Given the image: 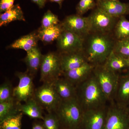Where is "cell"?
<instances>
[{
    "mask_svg": "<svg viewBox=\"0 0 129 129\" xmlns=\"http://www.w3.org/2000/svg\"><path fill=\"white\" fill-rule=\"evenodd\" d=\"M59 54L62 73L77 68L88 62L83 51Z\"/></svg>",
    "mask_w": 129,
    "mask_h": 129,
    "instance_id": "cell-15",
    "label": "cell"
},
{
    "mask_svg": "<svg viewBox=\"0 0 129 129\" xmlns=\"http://www.w3.org/2000/svg\"><path fill=\"white\" fill-rule=\"evenodd\" d=\"M111 103L108 109L104 129H129L127 108Z\"/></svg>",
    "mask_w": 129,
    "mask_h": 129,
    "instance_id": "cell-8",
    "label": "cell"
},
{
    "mask_svg": "<svg viewBox=\"0 0 129 129\" xmlns=\"http://www.w3.org/2000/svg\"><path fill=\"white\" fill-rule=\"evenodd\" d=\"M16 75L19 79V82L18 85L13 89V97L18 102H25L34 97L35 91L33 81L34 76L27 71L16 72Z\"/></svg>",
    "mask_w": 129,
    "mask_h": 129,
    "instance_id": "cell-9",
    "label": "cell"
},
{
    "mask_svg": "<svg viewBox=\"0 0 129 129\" xmlns=\"http://www.w3.org/2000/svg\"><path fill=\"white\" fill-rule=\"evenodd\" d=\"M13 89L11 83L8 82L2 84L0 86V103L14 99Z\"/></svg>",
    "mask_w": 129,
    "mask_h": 129,
    "instance_id": "cell-29",
    "label": "cell"
},
{
    "mask_svg": "<svg viewBox=\"0 0 129 129\" xmlns=\"http://www.w3.org/2000/svg\"><path fill=\"white\" fill-rule=\"evenodd\" d=\"M15 99L11 101L0 103L1 123L8 118L18 114L20 112L18 109V102L16 103Z\"/></svg>",
    "mask_w": 129,
    "mask_h": 129,
    "instance_id": "cell-25",
    "label": "cell"
},
{
    "mask_svg": "<svg viewBox=\"0 0 129 129\" xmlns=\"http://www.w3.org/2000/svg\"><path fill=\"white\" fill-rule=\"evenodd\" d=\"M60 22L58 17L48 10L44 14L41 21L42 28L49 27L57 25Z\"/></svg>",
    "mask_w": 129,
    "mask_h": 129,
    "instance_id": "cell-27",
    "label": "cell"
},
{
    "mask_svg": "<svg viewBox=\"0 0 129 129\" xmlns=\"http://www.w3.org/2000/svg\"><path fill=\"white\" fill-rule=\"evenodd\" d=\"M16 21H25L23 12L18 4L14 5L6 11L1 13L0 26H5Z\"/></svg>",
    "mask_w": 129,
    "mask_h": 129,
    "instance_id": "cell-23",
    "label": "cell"
},
{
    "mask_svg": "<svg viewBox=\"0 0 129 129\" xmlns=\"http://www.w3.org/2000/svg\"></svg>",
    "mask_w": 129,
    "mask_h": 129,
    "instance_id": "cell-39",
    "label": "cell"
},
{
    "mask_svg": "<svg viewBox=\"0 0 129 129\" xmlns=\"http://www.w3.org/2000/svg\"><path fill=\"white\" fill-rule=\"evenodd\" d=\"M38 6L40 8H43L45 6L47 0H31Z\"/></svg>",
    "mask_w": 129,
    "mask_h": 129,
    "instance_id": "cell-33",
    "label": "cell"
},
{
    "mask_svg": "<svg viewBox=\"0 0 129 129\" xmlns=\"http://www.w3.org/2000/svg\"><path fill=\"white\" fill-rule=\"evenodd\" d=\"M44 125L46 129H59V120L57 115L48 113L44 117Z\"/></svg>",
    "mask_w": 129,
    "mask_h": 129,
    "instance_id": "cell-31",
    "label": "cell"
},
{
    "mask_svg": "<svg viewBox=\"0 0 129 129\" xmlns=\"http://www.w3.org/2000/svg\"><path fill=\"white\" fill-rule=\"evenodd\" d=\"M96 7L95 0H80L76 7V14L83 16L87 12Z\"/></svg>",
    "mask_w": 129,
    "mask_h": 129,
    "instance_id": "cell-28",
    "label": "cell"
},
{
    "mask_svg": "<svg viewBox=\"0 0 129 129\" xmlns=\"http://www.w3.org/2000/svg\"><path fill=\"white\" fill-rule=\"evenodd\" d=\"M95 67L87 62L77 68L63 72L62 75L63 78L77 86L92 75Z\"/></svg>",
    "mask_w": 129,
    "mask_h": 129,
    "instance_id": "cell-14",
    "label": "cell"
},
{
    "mask_svg": "<svg viewBox=\"0 0 129 129\" xmlns=\"http://www.w3.org/2000/svg\"><path fill=\"white\" fill-rule=\"evenodd\" d=\"M39 40L36 32H31L19 38L11 44L8 48L22 49L26 52L37 47Z\"/></svg>",
    "mask_w": 129,
    "mask_h": 129,
    "instance_id": "cell-22",
    "label": "cell"
},
{
    "mask_svg": "<svg viewBox=\"0 0 129 129\" xmlns=\"http://www.w3.org/2000/svg\"><path fill=\"white\" fill-rule=\"evenodd\" d=\"M113 102L121 107L129 106V73L120 76Z\"/></svg>",
    "mask_w": 129,
    "mask_h": 129,
    "instance_id": "cell-17",
    "label": "cell"
},
{
    "mask_svg": "<svg viewBox=\"0 0 129 129\" xmlns=\"http://www.w3.org/2000/svg\"><path fill=\"white\" fill-rule=\"evenodd\" d=\"M15 0H1L0 12L3 13L11 8L14 6Z\"/></svg>",
    "mask_w": 129,
    "mask_h": 129,
    "instance_id": "cell-32",
    "label": "cell"
},
{
    "mask_svg": "<svg viewBox=\"0 0 129 129\" xmlns=\"http://www.w3.org/2000/svg\"><path fill=\"white\" fill-rule=\"evenodd\" d=\"M112 34L117 41L129 39V21L125 16L118 18Z\"/></svg>",
    "mask_w": 129,
    "mask_h": 129,
    "instance_id": "cell-24",
    "label": "cell"
},
{
    "mask_svg": "<svg viewBox=\"0 0 129 129\" xmlns=\"http://www.w3.org/2000/svg\"><path fill=\"white\" fill-rule=\"evenodd\" d=\"M42 56L38 46L27 52L24 61L27 66V71L33 76L36 74L40 68Z\"/></svg>",
    "mask_w": 129,
    "mask_h": 129,
    "instance_id": "cell-18",
    "label": "cell"
},
{
    "mask_svg": "<svg viewBox=\"0 0 129 129\" xmlns=\"http://www.w3.org/2000/svg\"><path fill=\"white\" fill-rule=\"evenodd\" d=\"M84 40L74 33L63 30L56 40L57 52L62 54L83 51Z\"/></svg>",
    "mask_w": 129,
    "mask_h": 129,
    "instance_id": "cell-10",
    "label": "cell"
},
{
    "mask_svg": "<svg viewBox=\"0 0 129 129\" xmlns=\"http://www.w3.org/2000/svg\"><path fill=\"white\" fill-rule=\"evenodd\" d=\"M103 65L108 70L119 74L121 71L128 69V60L113 50Z\"/></svg>",
    "mask_w": 129,
    "mask_h": 129,
    "instance_id": "cell-21",
    "label": "cell"
},
{
    "mask_svg": "<svg viewBox=\"0 0 129 129\" xmlns=\"http://www.w3.org/2000/svg\"><path fill=\"white\" fill-rule=\"evenodd\" d=\"M32 129H45L44 126L40 124H35L32 127Z\"/></svg>",
    "mask_w": 129,
    "mask_h": 129,
    "instance_id": "cell-35",
    "label": "cell"
},
{
    "mask_svg": "<svg viewBox=\"0 0 129 129\" xmlns=\"http://www.w3.org/2000/svg\"><path fill=\"white\" fill-rule=\"evenodd\" d=\"M62 101L77 98V87L64 78H58L52 83Z\"/></svg>",
    "mask_w": 129,
    "mask_h": 129,
    "instance_id": "cell-16",
    "label": "cell"
},
{
    "mask_svg": "<svg viewBox=\"0 0 129 129\" xmlns=\"http://www.w3.org/2000/svg\"><path fill=\"white\" fill-rule=\"evenodd\" d=\"M63 29L60 23L57 25L48 28L40 27L36 31L39 40L45 44H50L57 40Z\"/></svg>",
    "mask_w": 129,
    "mask_h": 129,
    "instance_id": "cell-19",
    "label": "cell"
},
{
    "mask_svg": "<svg viewBox=\"0 0 129 129\" xmlns=\"http://www.w3.org/2000/svg\"><path fill=\"white\" fill-rule=\"evenodd\" d=\"M55 112L65 129H80L84 111L78 98L62 101Z\"/></svg>",
    "mask_w": 129,
    "mask_h": 129,
    "instance_id": "cell-3",
    "label": "cell"
},
{
    "mask_svg": "<svg viewBox=\"0 0 129 129\" xmlns=\"http://www.w3.org/2000/svg\"><path fill=\"white\" fill-rule=\"evenodd\" d=\"M116 42L112 34L90 32L83 43V51L87 62L94 66L104 64Z\"/></svg>",
    "mask_w": 129,
    "mask_h": 129,
    "instance_id": "cell-1",
    "label": "cell"
},
{
    "mask_svg": "<svg viewBox=\"0 0 129 129\" xmlns=\"http://www.w3.org/2000/svg\"><path fill=\"white\" fill-rule=\"evenodd\" d=\"M108 107L84 111L80 129H104Z\"/></svg>",
    "mask_w": 129,
    "mask_h": 129,
    "instance_id": "cell-11",
    "label": "cell"
},
{
    "mask_svg": "<svg viewBox=\"0 0 129 129\" xmlns=\"http://www.w3.org/2000/svg\"><path fill=\"white\" fill-rule=\"evenodd\" d=\"M52 2H55L57 3L60 6V8H61L62 3L64 0H48Z\"/></svg>",
    "mask_w": 129,
    "mask_h": 129,
    "instance_id": "cell-34",
    "label": "cell"
},
{
    "mask_svg": "<svg viewBox=\"0 0 129 129\" xmlns=\"http://www.w3.org/2000/svg\"><path fill=\"white\" fill-rule=\"evenodd\" d=\"M18 109L19 112L30 118L44 120V117L42 115L43 109L34 97L25 102L24 104H21L18 102Z\"/></svg>",
    "mask_w": 129,
    "mask_h": 129,
    "instance_id": "cell-20",
    "label": "cell"
},
{
    "mask_svg": "<svg viewBox=\"0 0 129 129\" xmlns=\"http://www.w3.org/2000/svg\"><path fill=\"white\" fill-rule=\"evenodd\" d=\"M34 98L48 113L55 112L62 101L52 83H44L35 90Z\"/></svg>",
    "mask_w": 129,
    "mask_h": 129,
    "instance_id": "cell-6",
    "label": "cell"
},
{
    "mask_svg": "<svg viewBox=\"0 0 129 129\" xmlns=\"http://www.w3.org/2000/svg\"><path fill=\"white\" fill-rule=\"evenodd\" d=\"M60 23L63 30L74 33L84 39L90 33L88 17L72 14L67 16Z\"/></svg>",
    "mask_w": 129,
    "mask_h": 129,
    "instance_id": "cell-12",
    "label": "cell"
},
{
    "mask_svg": "<svg viewBox=\"0 0 129 129\" xmlns=\"http://www.w3.org/2000/svg\"><path fill=\"white\" fill-rule=\"evenodd\" d=\"M76 87L77 98L83 111L107 106L108 101L92 73Z\"/></svg>",
    "mask_w": 129,
    "mask_h": 129,
    "instance_id": "cell-2",
    "label": "cell"
},
{
    "mask_svg": "<svg viewBox=\"0 0 129 129\" xmlns=\"http://www.w3.org/2000/svg\"><path fill=\"white\" fill-rule=\"evenodd\" d=\"M23 113L18 114L7 119L1 123L2 129H21V120Z\"/></svg>",
    "mask_w": 129,
    "mask_h": 129,
    "instance_id": "cell-26",
    "label": "cell"
},
{
    "mask_svg": "<svg viewBox=\"0 0 129 129\" xmlns=\"http://www.w3.org/2000/svg\"><path fill=\"white\" fill-rule=\"evenodd\" d=\"M128 73H129V60H128Z\"/></svg>",
    "mask_w": 129,
    "mask_h": 129,
    "instance_id": "cell-36",
    "label": "cell"
},
{
    "mask_svg": "<svg viewBox=\"0 0 129 129\" xmlns=\"http://www.w3.org/2000/svg\"><path fill=\"white\" fill-rule=\"evenodd\" d=\"M109 1H119V0H109Z\"/></svg>",
    "mask_w": 129,
    "mask_h": 129,
    "instance_id": "cell-38",
    "label": "cell"
},
{
    "mask_svg": "<svg viewBox=\"0 0 129 129\" xmlns=\"http://www.w3.org/2000/svg\"><path fill=\"white\" fill-rule=\"evenodd\" d=\"M96 7L113 17L119 18L129 15V3L120 1L96 0Z\"/></svg>",
    "mask_w": 129,
    "mask_h": 129,
    "instance_id": "cell-13",
    "label": "cell"
},
{
    "mask_svg": "<svg viewBox=\"0 0 129 129\" xmlns=\"http://www.w3.org/2000/svg\"><path fill=\"white\" fill-rule=\"evenodd\" d=\"M40 81L44 83H52L62 74L60 54L50 52L43 55L41 64Z\"/></svg>",
    "mask_w": 129,
    "mask_h": 129,
    "instance_id": "cell-5",
    "label": "cell"
},
{
    "mask_svg": "<svg viewBox=\"0 0 129 129\" xmlns=\"http://www.w3.org/2000/svg\"><path fill=\"white\" fill-rule=\"evenodd\" d=\"M90 32L112 34L118 18L96 7L88 16Z\"/></svg>",
    "mask_w": 129,
    "mask_h": 129,
    "instance_id": "cell-7",
    "label": "cell"
},
{
    "mask_svg": "<svg viewBox=\"0 0 129 129\" xmlns=\"http://www.w3.org/2000/svg\"><path fill=\"white\" fill-rule=\"evenodd\" d=\"M113 51L115 53L129 60V39L122 41H116Z\"/></svg>",
    "mask_w": 129,
    "mask_h": 129,
    "instance_id": "cell-30",
    "label": "cell"
},
{
    "mask_svg": "<svg viewBox=\"0 0 129 129\" xmlns=\"http://www.w3.org/2000/svg\"><path fill=\"white\" fill-rule=\"evenodd\" d=\"M92 74L108 102L113 103L120 75L108 70L103 64L95 66Z\"/></svg>",
    "mask_w": 129,
    "mask_h": 129,
    "instance_id": "cell-4",
    "label": "cell"
},
{
    "mask_svg": "<svg viewBox=\"0 0 129 129\" xmlns=\"http://www.w3.org/2000/svg\"><path fill=\"white\" fill-rule=\"evenodd\" d=\"M128 109V113L129 117V106L127 107Z\"/></svg>",
    "mask_w": 129,
    "mask_h": 129,
    "instance_id": "cell-37",
    "label": "cell"
}]
</instances>
